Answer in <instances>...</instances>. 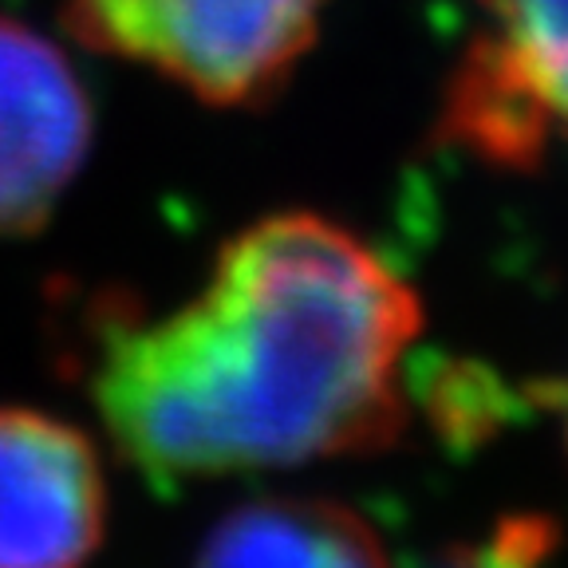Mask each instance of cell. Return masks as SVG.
Listing matches in <instances>:
<instances>
[{
    "label": "cell",
    "instance_id": "3",
    "mask_svg": "<svg viewBox=\"0 0 568 568\" xmlns=\"http://www.w3.org/2000/svg\"><path fill=\"white\" fill-rule=\"evenodd\" d=\"M88 91L68 55L20 20L0 17V237L48 222L91 151Z\"/></svg>",
    "mask_w": 568,
    "mask_h": 568
},
{
    "label": "cell",
    "instance_id": "1",
    "mask_svg": "<svg viewBox=\"0 0 568 568\" xmlns=\"http://www.w3.org/2000/svg\"><path fill=\"white\" fill-rule=\"evenodd\" d=\"M415 288L320 213L233 233L194 296L106 339L99 418L162 481L225 478L395 443Z\"/></svg>",
    "mask_w": 568,
    "mask_h": 568
},
{
    "label": "cell",
    "instance_id": "2",
    "mask_svg": "<svg viewBox=\"0 0 568 568\" xmlns=\"http://www.w3.org/2000/svg\"><path fill=\"white\" fill-rule=\"evenodd\" d=\"M328 0H63L83 44L159 71L213 106L276 95L316 44Z\"/></svg>",
    "mask_w": 568,
    "mask_h": 568
},
{
    "label": "cell",
    "instance_id": "4",
    "mask_svg": "<svg viewBox=\"0 0 568 568\" xmlns=\"http://www.w3.org/2000/svg\"><path fill=\"white\" fill-rule=\"evenodd\" d=\"M489 36L450 95V131L501 162L568 134V0H478Z\"/></svg>",
    "mask_w": 568,
    "mask_h": 568
},
{
    "label": "cell",
    "instance_id": "7",
    "mask_svg": "<svg viewBox=\"0 0 568 568\" xmlns=\"http://www.w3.org/2000/svg\"><path fill=\"white\" fill-rule=\"evenodd\" d=\"M545 549H549V537L541 532V525H506L494 541L454 545L423 568H541Z\"/></svg>",
    "mask_w": 568,
    "mask_h": 568
},
{
    "label": "cell",
    "instance_id": "6",
    "mask_svg": "<svg viewBox=\"0 0 568 568\" xmlns=\"http://www.w3.org/2000/svg\"><path fill=\"white\" fill-rule=\"evenodd\" d=\"M194 568H390L375 529L320 497H268L225 514Z\"/></svg>",
    "mask_w": 568,
    "mask_h": 568
},
{
    "label": "cell",
    "instance_id": "5",
    "mask_svg": "<svg viewBox=\"0 0 568 568\" xmlns=\"http://www.w3.org/2000/svg\"><path fill=\"white\" fill-rule=\"evenodd\" d=\"M106 532V478L80 426L0 407V568H83Z\"/></svg>",
    "mask_w": 568,
    "mask_h": 568
}]
</instances>
